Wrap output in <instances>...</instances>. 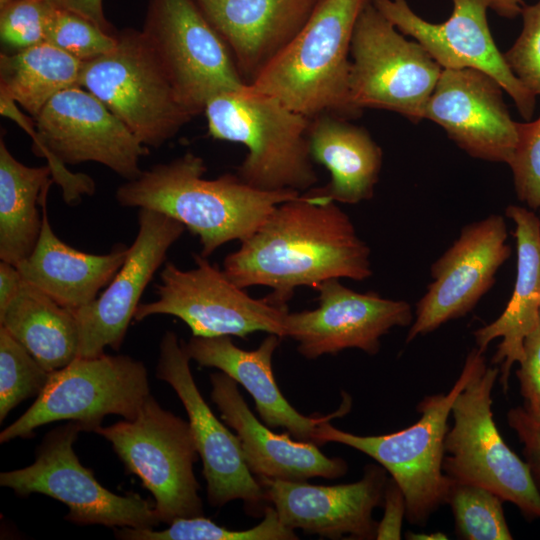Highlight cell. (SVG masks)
Here are the masks:
<instances>
[{
  "label": "cell",
  "instance_id": "obj_1",
  "mask_svg": "<svg viewBox=\"0 0 540 540\" xmlns=\"http://www.w3.org/2000/svg\"><path fill=\"white\" fill-rule=\"evenodd\" d=\"M240 288L266 286L270 303L287 308L296 288L372 275L370 249L334 201L311 194L279 204L223 263Z\"/></svg>",
  "mask_w": 540,
  "mask_h": 540
},
{
  "label": "cell",
  "instance_id": "obj_2",
  "mask_svg": "<svg viewBox=\"0 0 540 540\" xmlns=\"http://www.w3.org/2000/svg\"><path fill=\"white\" fill-rule=\"evenodd\" d=\"M204 160L191 152L154 165L120 185L116 201L166 214L197 235L201 255L208 257L223 244L248 238L275 210L301 193L295 190L263 191L238 175L203 178Z\"/></svg>",
  "mask_w": 540,
  "mask_h": 540
},
{
  "label": "cell",
  "instance_id": "obj_3",
  "mask_svg": "<svg viewBox=\"0 0 540 540\" xmlns=\"http://www.w3.org/2000/svg\"><path fill=\"white\" fill-rule=\"evenodd\" d=\"M1 114L15 119L31 134L34 151L45 157L52 178L61 185L69 204L82 194L94 193L93 180L70 173L65 164L100 163L126 179L141 173L140 159L148 153L129 128L96 96L81 86L57 93L34 117V126L17 110L16 103L0 95Z\"/></svg>",
  "mask_w": 540,
  "mask_h": 540
},
{
  "label": "cell",
  "instance_id": "obj_4",
  "mask_svg": "<svg viewBox=\"0 0 540 540\" xmlns=\"http://www.w3.org/2000/svg\"><path fill=\"white\" fill-rule=\"evenodd\" d=\"M371 0H319L297 35L248 83L313 118L359 117L349 99L351 42Z\"/></svg>",
  "mask_w": 540,
  "mask_h": 540
},
{
  "label": "cell",
  "instance_id": "obj_5",
  "mask_svg": "<svg viewBox=\"0 0 540 540\" xmlns=\"http://www.w3.org/2000/svg\"><path fill=\"white\" fill-rule=\"evenodd\" d=\"M203 113L212 138L247 147L237 175L248 185L301 193L317 183L308 141L310 118L248 84L214 95Z\"/></svg>",
  "mask_w": 540,
  "mask_h": 540
},
{
  "label": "cell",
  "instance_id": "obj_6",
  "mask_svg": "<svg viewBox=\"0 0 540 540\" xmlns=\"http://www.w3.org/2000/svg\"><path fill=\"white\" fill-rule=\"evenodd\" d=\"M484 362L482 351L471 350L451 390L425 397L417 406L420 419L406 429L359 436L333 427L328 420L317 426L315 443L337 442L372 457L402 490L409 522L423 525L446 501L450 478L443 473L442 465L452 405Z\"/></svg>",
  "mask_w": 540,
  "mask_h": 540
},
{
  "label": "cell",
  "instance_id": "obj_7",
  "mask_svg": "<svg viewBox=\"0 0 540 540\" xmlns=\"http://www.w3.org/2000/svg\"><path fill=\"white\" fill-rule=\"evenodd\" d=\"M115 48L83 63L79 86L96 96L141 144L158 148L193 115L178 99L158 55L143 33H116Z\"/></svg>",
  "mask_w": 540,
  "mask_h": 540
},
{
  "label": "cell",
  "instance_id": "obj_8",
  "mask_svg": "<svg viewBox=\"0 0 540 540\" xmlns=\"http://www.w3.org/2000/svg\"><path fill=\"white\" fill-rule=\"evenodd\" d=\"M126 470L154 497L160 522L203 516L200 485L193 472L197 448L189 425L149 395L135 418L98 427Z\"/></svg>",
  "mask_w": 540,
  "mask_h": 540
},
{
  "label": "cell",
  "instance_id": "obj_9",
  "mask_svg": "<svg viewBox=\"0 0 540 540\" xmlns=\"http://www.w3.org/2000/svg\"><path fill=\"white\" fill-rule=\"evenodd\" d=\"M499 371L482 363L456 397L443 472L491 490L529 519L540 518V494L529 467L505 443L493 420L491 393Z\"/></svg>",
  "mask_w": 540,
  "mask_h": 540
},
{
  "label": "cell",
  "instance_id": "obj_10",
  "mask_svg": "<svg viewBox=\"0 0 540 540\" xmlns=\"http://www.w3.org/2000/svg\"><path fill=\"white\" fill-rule=\"evenodd\" d=\"M442 70L371 1L364 7L351 42L349 99L354 110H388L418 123Z\"/></svg>",
  "mask_w": 540,
  "mask_h": 540
},
{
  "label": "cell",
  "instance_id": "obj_11",
  "mask_svg": "<svg viewBox=\"0 0 540 540\" xmlns=\"http://www.w3.org/2000/svg\"><path fill=\"white\" fill-rule=\"evenodd\" d=\"M150 395L147 369L127 355L76 357L52 371L35 402L0 433V442L29 438L36 428L55 421L79 423L86 432L100 427L105 416L131 420Z\"/></svg>",
  "mask_w": 540,
  "mask_h": 540
},
{
  "label": "cell",
  "instance_id": "obj_12",
  "mask_svg": "<svg viewBox=\"0 0 540 540\" xmlns=\"http://www.w3.org/2000/svg\"><path fill=\"white\" fill-rule=\"evenodd\" d=\"M83 427L74 421L51 430L22 469L0 474V484L18 496L40 493L68 507L65 519L79 525L148 528L160 523L154 504L136 493L118 495L103 487L73 450Z\"/></svg>",
  "mask_w": 540,
  "mask_h": 540
},
{
  "label": "cell",
  "instance_id": "obj_13",
  "mask_svg": "<svg viewBox=\"0 0 540 540\" xmlns=\"http://www.w3.org/2000/svg\"><path fill=\"white\" fill-rule=\"evenodd\" d=\"M142 31L193 117L204 112L214 95L247 84L195 0H149Z\"/></svg>",
  "mask_w": 540,
  "mask_h": 540
},
{
  "label": "cell",
  "instance_id": "obj_14",
  "mask_svg": "<svg viewBox=\"0 0 540 540\" xmlns=\"http://www.w3.org/2000/svg\"><path fill=\"white\" fill-rule=\"evenodd\" d=\"M193 257L195 267L190 270H181L171 262L164 265L155 290L158 298L138 305L136 321L166 314L185 322L193 336L246 338L263 331L284 338L287 308L250 297L207 257Z\"/></svg>",
  "mask_w": 540,
  "mask_h": 540
},
{
  "label": "cell",
  "instance_id": "obj_15",
  "mask_svg": "<svg viewBox=\"0 0 540 540\" xmlns=\"http://www.w3.org/2000/svg\"><path fill=\"white\" fill-rule=\"evenodd\" d=\"M184 343L167 331L160 342L157 378L167 382L182 402L203 464L210 505L223 506L241 499L245 511L255 517L264 513L268 500L248 468L236 434L221 423L200 394L192 376Z\"/></svg>",
  "mask_w": 540,
  "mask_h": 540
},
{
  "label": "cell",
  "instance_id": "obj_16",
  "mask_svg": "<svg viewBox=\"0 0 540 540\" xmlns=\"http://www.w3.org/2000/svg\"><path fill=\"white\" fill-rule=\"evenodd\" d=\"M402 34L411 36L442 69L472 68L496 79L521 116L530 120L536 96L514 75L498 49L487 20L490 0H452L451 16L435 24L418 16L406 0H371Z\"/></svg>",
  "mask_w": 540,
  "mask_h": 540
},
{
  "label": "cell",
  "instance_id": "obj_17",
  "mask_svg": "<svg viewBox=\"0 0 540 540\" xmlns=\"http://www.w3.org/2000/svg\"><path fill=\"white\" fill-rule=\"evenodd\" d=\"M185 228L166 214L139 209L138 232L125 262L94 301L74 311L77 357L94 358L105 347L120 348L143 291Z\"/></svg>",
  "mask_w": 540,
  "mask_h": 540
},
{
  "label": "cell",
  "instance_id": "obj_18",
  "mask_svg": "<svg viewBox=\"0 0 540 540\" xmlns=\"http://www.w3.org/2000/svg\"><path fill=\"white\" fill-rule=\"evenodd\" d=\"M506 241V223L498 214L461 230L458 239L431 267L433 282L417 303L407 343L473 309L510 256Z\"/></svg>",
  "mask_w": 540,
  "mask_h": 540
},
{
  "label": "cell",
  "instance_id": "obj_19",
  "mask_svg": "<svg viewBox=\"0 0 540 540\" xmlns=\"http://www.w3.org/2000/svg\"><path fill=\"white\" fill-rule=\"evenodd\" d=\"M316 290L317 308L288 312L284 320V337L295 340L298 352L307 359L347 348L376 354L383 335L412 321L408 302L382 298L373 292H355L338 279H329Z\"/></svg>",
  "mask_w": 540,
  "mask_h": 540
},
{
  "label": "cell",
  "instance_id": "obj_20",
  "mask_svg": "<svg viewBox=\"0 0 540 540\" xmlns=\"http://www.w3.org/2000/svg\"><path fill=\"white\" fill-rule=\"evenodd\" d=\"M489 74L472 68L443 69L424 110L428 119L473 158L508 164L518 137L503 99Z\"/></svg>",
  "mask_w": 540,
  "mask_h": 540
},
{
  "label": "cell",
  "instance_id": "obj_21",
  "mask_svg": "<svg viewBox=\"0 0 540 540\" xmlns=\"http://www.w3.org/2000/svg\"><path fill=\"white\" fill-rule=\"evenodd\" d=\"M269 503L288 528L307 534L339 539L376 538L377 525L372 513L384 498L387 483L385 470L368 465L363 477L354 483L333 486L312 485L257 477Z\"/></svg>",
  "mask_w": 540,
  "mask_h": 540
},
{
  "label": "cell",
  "instance_id": "obj_22",
  "mask_svg": "<svg viewBox=\"0 0 540 540\" xmlns=\"http://www.w3.org/2000/svg\"><path fill=\"white\" fill-rule=\"evenodd\" d=\"M211 399L223 421L235 430L246 464L257 477L306 481L313 477L334 479L343 476L347 463L324 455L312 442L292 440L277 434L254 416L240 394L237 382L225 374L210 375Z\"/></svg>",
  "mask_w": 540,
  "mask_h": 540
},
{
  "label": "cell",
  "instance_id": "obj_23",
  "mask_svg": "<svg viewBox=\"0 0 540 540\" xmlns=\"http://www.w3.org/2000/svg\"><path fill=\"white\" fill-rule=\"evenodd\" d=\"M281 339L269 334L257 349L247 351L235 346L230 336H192L184 347L190 359L200 366L218 368L241 384L253 397L267 426L284 428L296 440L316 444L317 426L346 414L351 401L347 397L338 411L327 416L300 414L283 396L272 371V356Z\"/></svg>",
  "mask_w": 540,
  "mask_h": 540
},
{
  "label": "cell",
  "instance_id": "obj_24",
  "mask_svg": "<svg viewBox=\"0 0 540 540\" xmlns=\"http://www.w3.org/2000/svg\"><path fill=\"white\" fill-rule=\"evenodd\" d=\"M246 81L297 35L319 0H195Z\"/></svg>",
  "mask_w": 540,
  "mask_h": 540
},
{
  "label": "cell",
  "instance_id": "obj_25",
  "mask_svg": "<svg viewBox=\"0 0 540 540\" xmlns=\"http://www.w3.org/2000/svg\"><path fill=\"white\" fill-rule=\"evenodd\" d=\"M42 200V229L32 253L16 267L22 278L59 305L73 311L94 301L126 260L129 247L117 245L107 254L79 251L54 233Z\"/></svg>",
  "mask_w": 540,
  "mask_h": 540
},
{
  "label": "cell",
  "instance_id": "obj_26",
  "mask_svg": "<svg viewBox=\"0 0 540 540\" xmlns=\"http://www.w3.org/2000/svg\"><path fill=\"white\" fill-rule=\"evenodd\" d=\"M506 215L516 225L517 273L512 296L493 322L475 331L477 348L484 352L502 338L492 363L501 364L500 383L508 387L511 367L524 355V341L540 324V219L524 207L510 205Z\"/></svg>",
  "mask_w": 540,
  "mask_h": 540
},
{
  "label": "cell",
  "instance_id": "obj_27",
  "mask_svg": "<svg viewBox=\"0 0 540 540\" xmlns=\"http://www.w3.org/2000/svg\"><path fill=\"white\" fill-rule=\"evenodd\" d=\"M308 141L312 160L331 176L326 186L308 194L346 204L373 197L383 153L365 128L337 115L321 114L310 118Z\"/></svg>",
  "mask_w": 540,
  "mask_h": 540
},
{
  "label": "cell",
  "instance_id": "obj_28",
  "mask_svg": "<svg viewBox=\"0 0 540 540\" xmlns=\"http://www.w3.org/2000/svg\"><path fill=\"white\" fill-rule=\"evenodd\" d=\"M0 326L50 372L67 366L77 357L74 311L59 305L24 279L17 295L0 312Z\"/></svg>",
  "mask_w": 540,
  "mask_h": 540
},
{
  "label": "cell",
  "instance_id": "obj_29",
  "mask_svg": "<svg viewBox=\"0 0 540 540\" xmlns=\"http://www.w3.org/2000/svg\"><path fill=\"white\" fill-rule=\"evenodd\" d=\"M50 166H26L0 140V259L17 266L34 250L42 229L38 209L54 182Z\"/></svg>",
  "mask_w": 540,
  "mask_h": 540
},
{
  "label": "cell",
  "instance_id": "obj_30",
  "mask_svg": "<svg viewBox=\"0 0 540 540\" xmlns=\"http://www.w3.org/2000/svg\"><path fill=\"white\" fill-rule=\"evenodd\" d=\"M83 61L56 46L41 44L0 54V95L36 117L57 93L79 86Z\"/></svg>",
  "mask_w": 540,
  "mask_h": 540
},
{
  "label": "cell",
  "instance_id": "obj_31",
  "mask_svg": "<svg viewBox=\"0 0 540 540\" xmlns=\"http://www.w3.org/2000/svg\"><path fill=\"white\" fill-rule=\"evenodd\" d=\"M164 530L154 527H123L115 535L123 540H293L298 539L294 530L279 519L275 508L267 505L263 520L245 530H231L215 524L203 516L178 518Z\"/></svg>",
  "mask_w": 540,
  "mask_h": 540
},
{
  "label": "cell",
  "instance_id": "obj_32",
  "mask_svg": "<svg viewBox=\"0 0 540 540\" xmlns=\"http://www.w3.org/2000/svg\"><path fill=\"white\" fill-rule=\"evenodd\" d=\"M502 501L487 488L450 478L445 503L452 509L459 538L510 540L513 537L504 516Z\"/></svg>",
  "mask_w": 540,
  "mask_h": 540
},
{
  "label": "cell",
  "instance_id": "obj_33",
  "mask_svg": "<svg viewBox=\"0 0 540 540\" xmlns=\"http://www.w3.org/2000/svg\"><path fill=\"white\" fill-rule=\"evenodd\" d=\"M51 372L0 326V422L19 403L38 396Z\"/></svg>",
  "mask_w": 540,
  "mask_h": 540
},
{
  "label": "cell",
  "instance_id": "obj_34",
  "mask_svg": "<svg viewBox=\"0 0 540 540\" xmlns=\"http://www.w3.org/2000/svg\"><path fill=\"white\" fill-rule=\"evenodd\" d=\"M116 33L103 30L78 13L52 5L46 20L45 42L86 62L112 51L117 43Z\"/></svg>",
  "mask_w": 540,
  "mask_h": 540
},
{
  "label": "cell",
  "instance_id": "obj_35",
  "mask_svg": "<svg viewBox=\"0 0 540 540\" xmlns=\"http://www.w3.org/2000/svg\"><path fill=\"white\" fill-rule=\"evenodd\" d=\"M48 0H11L0 7V38L14 51L45 42Z\"/></svg>",
  "mask_w": 540,
  "mask_h": 540
},
{
  "label": "cell",
  "instance_id": "obj_36",
  "mask_svg": "<svg viewBox=\"0 0 540 540\" xmlns=\"http://www.w3.org/2000/svg\"><path fill=\"white\" fill-rule=\"evenodd\" d=\"M518 199L531 209L540 208V115L532 122H518V137L508 163Z\"/></svg>",
  "mask_w": 540,
  "mask_h": 540
},
{
  "label": "cell",
  "instance_id": "obj_37",
  "mask_svg": "<svg viewBox=\"0 0 540 540\" xmlns=\"http://www.w3.org/2000/svg\"><path fill=\"white\" fill-rule=\"evenodd\" d=\"M523 28L504 53L514 75L535 96H540V0L532 5L523 4Z\"/></svg>",
  "mask_w": 540,
  "mask_h": 540
},
{
  "label": "cell",
  "instance_id": "obj_38",
  "mask_svg": "<svg viewBox=\"0 0 540 540\" xmlns=\"http://www.w3.org/2000/svg\"><path fill=\"white\" fill-rule=\"evenodd\" d=\"M507 419L523 444L525 462L540 494V415L521 406L510 409Z\"/></svg>",
  "mask_w": 540,
  "mask_h": 540
},
{
  "label": "cell",
  "instance_id": "obj_39",
  "mask_svg": "<svg viewBox=\"0 0 540 540\" xmlns=\"http://www.w3.org/2000/svg\"><path fill=\"white\" fill-rule=\"evenodd\" d=\"M524 355L516 375L525 407L540 415V324L524 341Z\"/></svg>",
  "mask_w": 540,
  "mask_h": 540
},
{
  "label": "cell",
  "instance_id": "obj_40",
  "mask_svg": "<svg viewBox=\"0 0 540 540\" xmlns=\"http://www.w3.org/2000/svg\"><path fill=\"white\" fill-rule=\"evenodd\" d=\"M383 500L384 516L377 525L376 539H400L406 502L402 490L393 479L387 480Z\"/></svg>",
  "mask_w": 540,
  "mask_h": 540
},
{
  "label": "cell",
  "instance_id": "obj_41",
  "mask_svg": "<svg viewBox=\"0 0 540 540\" xmlns=\"http://www.w3.org/2000/svg\"><path fill=\"white\" fill-rule=\"evenodd\" d=\"M56 7L67 9L78 13L85 18L91 20L103 30L109 33L114 32L111 24L107 20L104 9L103 0H48Z\"/></svg>",
  "mask_w": 540,
  "mask_h": 540
},
{
  "label": "cell",
  "instance_id": "obj_42",
  "mask_svg": "<svg viewBox=\"0 0 540 540\" xmlns=\"http://www.w3.org/2000/svg\"><path fill=\"white\" fill-rule=\"evenodd\" d=\"M23 278L16 266L0 262V312L4 311L19 292Z\"/></svg>",
  "mask_w": 540,
  "mask_h": 540
},
{
  "label": "cell",
  "instance_id": "obj_43",
  "mask_svg": "<svg viewBox=\"0 0 540 540\" xmlns=\"http://www.w3.org/2000/svg\"><path fill=\"white\" fill-rule=\"evenodd\" d=\"M523 0H490V8L500 16L514 18L521 13Z\"/></svg>",
  "mask_w": 540,
  "mask_h": 540
},
{
  "label": "cell",
  "instance_id": "obj_44",
  "mask_svg": "<svg viewBox=\"0 0 540 540\" xmlns=\"http://www.w3.org/2000/svg\"><path fill=\"white\" fill-rule=\"evenodd\" d=\"M409 539H447L446 535L442 533H432V534H408Z\"/></svg>",
  "mask_w": 540,
  "mask_h": 540
},
{
  "label": "cell",
  "instance_id": "obj_45",
  "mask_svg": "<svg viewBox=\"0 0 540 540\" xmlns=\"http://www.w3.org/2000/svg\"><path fill=\"white\" fill-rule=\"evenodd\" d=\"M9 1L11 0H0V7L4 6Z\"/></svg>",
  "mask_w": 540,
  "mask_h": 540
},
{
  "label": "cell",
  "instance_id": "obj_46",
  "mask_svg": "<svg viewBox=\"0 0 540 540\" xmlns=\"http://www.w3.org/2000/svg\"><path fill=\"white\" fill-rule=\"evenodd\" d=\"M539 310H540V304H539Z\"/></svg>",
  "mask_w": 540,
  "mask_h": 540
},
{
  "label": "cell",
  "instance_id": "obj_47",
  "mask_svg": "<svg viewBox=\"0 0 540 540\" xmlns=\"http://www.w3.org/2000/svg\"><path fill=\"white\" fill-rule=\"evenodd\" d=\"M539 219H540V217H539Z\"/></svg>",
  "mask_w": 540,
  "mask_h": 540
}]
</instances>
